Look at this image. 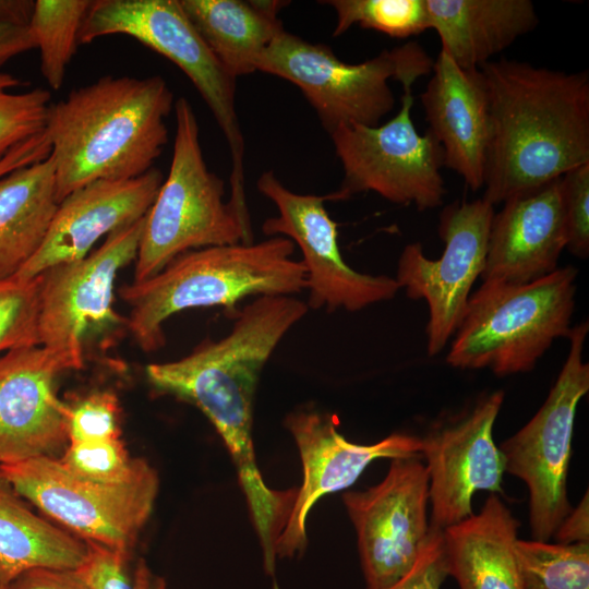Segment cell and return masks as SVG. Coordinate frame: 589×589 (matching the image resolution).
<instances>
[{
    "label": "cell",
    "mask_w": 589,
    "mask_h": 589,
    "mask_svg": "<svg viewBox=\"0 0 589 589\" xmlns=\"http://www.w3.org/2000/svg\"><path fill=\"white\" fill-rule=\"evenodd\" d=\"M490 141L483 196L495 205L589 163V73L500 59L480 68Z\"/></svg>",
    "instance_id": "1"
},
{
    "label": "cell",
    "mask_w": 589,
    "mask_h": 589,
    "mask_svg": "<svg viewBox=\"0 0 589 589\" xmlns=\"http://www.w3.org/2000/svg\"><path fill=\"white\" fill-rule=\"evenodd\" d=\"M308 309L293 296L257 297L239 311L227 336L205 339L179 360L145 368L155 390L194 405L212 422L231 455L250 507L266 505L274 494L254 454L256 386L277 345Z\"/></svg>",
    "instance_id": "2"
},
{
    "label": "cell",
    "mask_w": 589,
    "mask_h": 589,
    "mask_svg": "<svg viewBox=\"0 0 589 589\" xmlns=\"http://www.w3.org/2000/svg\"><path fill=\"white\" fill-rule=\"evenodd\" d=\"M173 93L160 75H105L51 104L46 134L59 203L97 180L140 177L168 143Z\"/></svg>",
    "instance_id": "3"
},
{
    "label": "cell",
    "mask_w": 589,
    "mask_h": 589,
    "mask_svg": "<svg viewBox=\"0 0 589 589\" xmlns=\"http://www.w3.org/2000/svg\"><path fill=\"white\" fill-rule=\"evenodd\" d=\"M293 250L290 239L276 236L185 252L157 275L119 289L130 308L127 328L151 352L165 345L166 321L182 311L221 306L235 318L247 297L293 296L306 288L305 269L292 259Z\"/></svg>",
    "instance_id": "4"
},
{
    "label": "cell",
    "mask_w": 589,
    "mask_h": 589,
    "mask_svg": "<svg viewBox=\"0 0 589 589\" xmlns=\"http://www.w3.org/2000/svg\"><path fill=\"white\" fill-rule=\"evenodd\" d=\"M578 271L567 265L525 285L482 283L470 296L446 362L490 369L497 376L526 373L560 337H568Z\"/></svg>",
    "instance_id": "5"
},
{
    "label": "cell",
    "mask_w": 589,
    "mask_h": 589,
    "mask_svg": "<svg viewBox=\"0 0 589 589\" xmlns=\"http://www.w3.org/2000/svg\"><path fill=\"white\" fill-rule=\"evenodd\" d=\"M173 109L171 165L145 215L133 281L157 275L192 250L253 242L250 217L224 201V181L207 168L190 101L180 97Z\"/></svg>",
    "instance_id": "6"
},
{
    "label": "cell",
    "mask_w": 589,
    "mask_h": 589,
    "mask_svg": "<svg viewBox=\"0 0 589 589\" xmlns=\"http://www.w3.org/2000/svg\"><path fill=\"white\" fill-rule=\"evenodd\" d=\"M433 64L416 41L385 49L361 63H346L328 46L284 29L262 52L255 69L298 86L330 135L345 125H378L395 107L388 82L412 87L431 74Z\"/></svg>",
    "instance_id": "7"
},
{
    "label": "cell",
    "mask_w": 589,
    "mask_h": 589,
    "mask_svg": "<svg viewBox=\"0 0 589 589\" xmlns=\"http://www.w3.org/2000/svg\"><path fill=\"white\" fill-rule=\"evenodd\" d=\"M115 34L133 37L190 79L209 107L230 149V201L245 204L244 139L236 110V77L212 52L179 0H97L83 20L79 44Z\"/></svg>",
    "instance_id": "8"
},
{
    "label": "cell",
    "mask_w": 589,
    "mask_h": 589,
    "mask_svg": "<svg viewBox=\"0 0 589 589\" xmlns=\"http://www.w3.org/2000/svg\"><path fill=\"white\" fill-rule=\"evenodd\" d=\"M0 472L24 500L72 534L130 555L159 486L145 459L129 480L113 484L82 479L53 456L2 464Z\"/></svg>",
    "instance_id": "9"
},
{
    "label": "cell",
    "mask_w": 589,
    "mask_h": 589,
    "mask_svg": "<svg viewBox=\"0 0 589 589\" xmlns=\"http://www.w3.org/2000/svg\"><path fill=\"white\" fill-rule=\"evenodd\" d=\"M588 321L572 327L569 351L545 401L498 449L506 472L529 491V524L534 540L549 541L572 510L567 474L576 410L589 390V364L582 352Z\"/></svg>",
    "instance_id": "10"
},
{
    "label": "cell",
    "mask_w": 589,
    "mask_h": 589,
    "mask_svg": "<svg viewBox=\"0 0 589 589\" xmlns=\"http://www.w3.org/2000/svg\"><path fill=\"white\" fill-rule=\"evenodd\" d=\"M401 107L375 127L345 125L329 136L344 178L327 201L375 192L399 205L426 211L443 204L446 193L441 169L443 151L429 130L420 134L412 121V87H402Z\"/></svg>",
    "instance_id": "11"
},
{
    "label": "cell",
    "mask_w": 589,
    "mask_h": 589,
    "mask_svg": "<svg viewBox=\"0 0 589 589\" xmlns=\"http://www.w3.org/2000/svg\"><path fill=\"white\" fill-rule=\"evenodd\" d=\"M144 220L112 231L85 257L39 275V346L61 354L75 370L83 366L85 341L127 325L113 309L115 283L136 259Z\"/></svg>",
    "instance_id": "12"
},
{
    "label": "cell",
    "mask_w": 589,
    "mask_h": 589,
    "mask_svg": "<svg viewBox=\"0 0 589 589\" xmlns=\"http://www.w3.org/2000/svg\"><path fill=\"white\" fill-rule=\"evenodd\" d=\"M494 206L482 197L456 201L440 216L442 256L428 259L420 242L407 244L397 264L396 281L408 298L425 300L429 356L440 353L466 314L470 291L485 265Z\"/></svg>",
    "instance_id": "13"
},
{
    "label": "cell",
    "mask_w": 589,
    "mask_h": 589,
    "mask_svg": "<svg viewBox=\"0 0 589 589\" xmlns=\"http://www.w3.org/2000/svg\"><path fill=\"white\" fill-rule=\"evenodd\" d=\"M256 187L278 211L263 223L264 235L286 237L302 253L309 308L357 312L396 296L400 287L395 278L359 273L345 262L337 223L324 206L326 195L292 192L272 170L260 176Z\"/></svg>",
    "instance_id": "14"
},
{
    "label": "cell",
    "mask_w": 589,
    "mask_h": 589,
    "mask_svg": "<svg viewBox=\"0 0 589 589\" xmlns=\"http://www.w3.org/2000/svg\"><path fill=\"white\" fill-rule=\"evenodd\" d=\"M342 500L356 528L365 589H387L412 567L430 532L425 465L419 457L393 458L378 484Z\"/></svg>",
    "instance_id": "15"
},
{
    "label": "cell",
    "mask_w": 589,
    "mask_h": 589,
    "mask_svg": "<svg viewBox=\"0 0 589 589\" xmlns=\"http://www.w3.org/2000/svg\"><path fill=\"white\" fill-rule=\"evenodd\" d=\"M503 401V390L484 393L460 411L438 417L420 437L431 528L444 530L473 514L477 491H502L504 460L493 441V425Z\"/></svg>",
    "instance_id": "16"
},
{
    "label": "cell",
    "mask_w": 589,
    "mask_h": 589,
    "mask_svg": "<svg viewBox=\"0 0 589 589\" xmlns=\"http://www.w3.org/2000/svg\"><path fill=\"white\" fill-rule=\"evenodd\" d=\"M285 425L297 443L303 481L277 539L276 557L301 553L306 545V516L315 502L353 484L374 459L422 456L419 436L393 433L370 445L352 443L337 431L334 416L315 410L293 411L286 417Z\"/></svg>",
    "instance_id": "17"
},
{
    "label": "cell",
    "mask_w": 589,
    "mask_h": 589,
    "mask_svg": "<svg viewBox=\"0 0 589 589\" xmlns=\"http://www.w3.org/2000/svg\"><path fill=\"white\" fill-rule=\"evenodd\" d=\"M73 364L43 346L0 358V465L53 456L67 443L69 405L56 389Z\"/></svg>",
    "instance_id": "18"
},
{
    "label": "cell",
    "mask_w": 589,
    "mask_h": 589,
    "mask_svg": "<svg viewBox=\"0 0 589 589\" xmlns=\"http://www.w3.org/2000/svg\"><path fill=\"white\" fill-rule=\"evenodd\" d=\"M164 181L159 169L122 180H97L68 194L58 205L36 254L14 276L29 280L48 268L91 253L104 236L143 218Z\"/></svg>",
    "instance_id": "19"
},
{
    "label": "cell",
    "mask_w": 589,
    "mask_h": 589,
    "mask_svg": "<svg viewBox=\"0 0 589 589\" xmlns=\"http://www.w3.org/2000/svg\"><path fill=\"white\" fill-rule=\"evenodd\" d=\"M566 249L561 178L513 196L494 213L483 283L525 285L556 271Z\"/></svg>",
    "instance_id": "20"
},
{
    "label": "cell",
    "mask_w": 589,
    "mask_h": 589,
    "mask_svg": "<svg viewBox=\"0 0 589 589\" xmlns=\"http://www.w3.org/2000/svg\"><path fill=\"white\" fill-rule=\"evenodd\" d=\"M420 95L429 131L443 151L444 167L472 190L483 188L490 141L489 98L480 69L465 70L444 51Z\"/></svg>",
    "instance_id": "21"
},
{
    "label": "cell",
    "mask_w": 589,
    "mask_h": 589,
    "mask_svg": "<svg viewBox=\"0 0 589 589\" xmlns=\"http://www.w3.org/2000/svg\"><path fill=\"white\" fill-rule=\"evenodd\" d=\"M430 29L465 70L480 69L539 23L530 0H425Z\"/></svg>",
    "instance_id": "22"
},
{
    "label": "cell",
    "mask_w": 589,
    "mask_h": 589,
    "mask_svg": "<svg viewBox=\"0 0 589 589\" xmlns=\"http://www.w3.org/2000/svg\"><path fill=\"white\" fill-rule=\"evenodd\" d=\"M519 526L492 493L478 514L443 530L448 576L459 589H524L514 552Z\"/></svg>",
    "instance_id": "23"
},
{
    "label": "cell",
    "mask_w": 589,
    "mask_h": 589,
    "mask_svg": "<svg viewBox=\"0 0 589 589\" xmlns=\"http://www.w3.org/2000/svg\"><path fill=\"white\" fill-rule=\"evenodd\" d=\"M205 44L233 76L256 71L255 63L284 31L276 0H179Z\"/></svg>",
    "instance_id": "24"
},
{
    "label": "cell",
    "mask_w": 589,
    "mask_h": 589,
    "mask_svg": "<svg viewBox=\"0 0 589 589\" xmlns=\"http://www.w3.org/2000/svg\"><path fill=\"white\" fill-rule=\"evenodd\" d=\"M58 205L51 156L0 178V280L14 277L36 254Z\"/></svg>",
    "instance_id": "25"
},
{
    "label": "cell",
    "mask_w": 589,
    "mask_h": 589,
    "mask_svg": "<svg viewBox=\"0 0 589 589\" xmlns=\"http://www.w3.org/2000/svg\"><path fill=\"white\" fill-rule=\"evenodd\" d=\"M86 542L35 514L0 472V584L34 568L74 570Z\"/></svg>",
    "instance_id": "26"
},
{
    "label": "cell",
    "mask_w": 589,
    "mask_h": 589,
    "mask_svg": "<svg viewBox=\"0 0 589 589\" xmlns=\"http://www.w3.org/2000/svg\"><path fill=\"white\" fill-rule=\"evenodd\" d=\"M91 4L89 0L34 1L28 28L40 52L41 74L52 89L63 84Z\"/></svg>",
    "instance_id": "27"
},
{
    "label": "cell",
    "mask_w": 589,
    "mask_h": 589,
    "mask_svg": "<svg viewBox=\"0 0 589 589\" xmlns=\"http://www.w3.org/2000/svg\"><path fill=\"white\" fill-rule=\"evenodd\" d=\"M514 552L524 589H589V542L517 539Z\"/></svg>",
    "instance_id": "28"
},
{
    "label": "cell",
    "mask_w": 589,
    "mask_h": 589,
    "mask_svg": "<svg viewBox=\"0 0 589 589\" xmlns=\"http://www.w3.org/2000/svg\"><path fill=\"white\" fill-rule=\"evenodd\" d=\"M336 13L333 36L353 25L395 38H407L430 29L425 0H329Z\"/></svg>",
    "instance_id": "29"
},
{
    "label": "cell",
    "mask_w": 589,
    "mask_h": 589,
    "mask_svg": "<svg viewBox=\"0 0 589 589\" xmlns=\"http://www.w3.org/2000/svg\"><path fill=\"white\" fill-rule=\"evenodd\" d=\"M21 85L17 77L0 72V160L16 145L46 129L50 92L38 87L12 92Z\"/></svg>",
    "instance_id": "30"
},
{
    "label": "cell",
    "mask_w": 589,
    "mask_h": 589,
    "mask_svg": "<svg viewBox=\"0 0 589 589\" xmlns=\"http://www.w3.org/2000/svg\"><path fill=\"white\" fill-rule=\"evenodd\" d=\"M40 277L0 280V353L39 346Z\"/></svg>",
    "instance_id": "31"
},
{
    "label": "cell",
    "mask_w": 589,
    "mask_h": 589,
    "mask_svg": "<svg viewBox=\"0 0 589 589\" xmlns=\"http://www.w3.org/2000/svg\"><path fill=\"white\" fill-rule=\"evenodd\" d=\"M59 459L70 472L82 479L113 484L129 480L143 458H131L118 437L69 443Z\"/></svg>",
    "instance_id": "32"
},
{
    "label": "cell",
    "mask_w": 589,
    "mask_h": 589,
    "mask_svg": "<svg viewBox=\"0 0 589 589\" xmlns=\"http://www.w3.org/2000/svg\"><path fill=\"white\" fill-rule=\"evenodd\" d=\"M119 409L118 397L109 390L93 393L69 405V443L120 437Z\"/></svg>",
    "instance_id": "33"
},
{
    "label": "cell",
    "mask_w": 589,
    "mask_h": 589,
    "mask_svg": "<svg viewBox=\"0 0 589 589\" xmlns=\"http://www.w3.org/2000/svg\"><path fill=\"white\" fill-rule=\"evenodd\" d=\"M566 249L586 260L589 255V163L561 177Z\"/></svg>",
    "instance_id": "34"
},
{
    "label": "cell",
    "mask_w": 589,
    "mask_h": 589,
    "mask_svg": "<svg viewBox=\"0 0 589 589\" xmlns=\"http://www.w3.org/2000/svg\"><path fill=\"white\" fill-rule=\"evenodd\" d=\"M85 542V557L74 573L86 589H133L130 554L94 541Z\"/></svg>",
    "instance_id": "35"
},
{
    "label": "cell",
    "mask_w": 589,
    "mask_h": 589,
    "mask_svg": "<svg viewBox=\"0 0 589 589\" xmlns=\"http://www.w3.org/2000/svg\"><path fill=\"white\" fill-rule=\"evenodd\" d=\"M448 577L443 530L430 527L412 567L387 589H440Z\"/></svg>",
    "instance_id": "36"
},
{
    "label": "cell",
    "mask_w": 589,
    "mask_h": 589,
    "mask_svg": "<svg viewBox=\"0 0 589 589\" xmlns=\"http://www.w3.org/2000/svg\"><path fill=\"white\" fill-rule=\"evenodd\" d=\"M7 589H86L74 570L34 568L15 578Z\"/></svg>",
    "instance_id": "37"
},
{
    "label": "cell",
    "mask_w": 589,
    "mask_h": 589,
    "mask_svg": "<svg viewBox=\"0 0 589 589\" xmlns=\"http://www.w3.org/2000/svg\"><path fill=\"white\" fill-rule=\"evenodd\" d=\"M50 153L49 140L46 131H43L16 145L0 160V178L20 167L45 160Z\"/></svg>",
    "instance_id": "38"
},
{
    "label": "cell",
    "mask_w": 589,
    "mask_h": 589,
    "mask_svg": "<svg viewBox=\"0 0 589 589\" xmlns=\"http://www.w3.org/2000/svg\"><path fill=\"white\" fill-rule=\"evenodd\" d=\"M588 491L576 508L558 526L553 538L557 543L589 542V502Z\"/></svg>",
    "instance_id": "39"
},
{
    "label": "cell",
    "mask_w": 589,
    "mask_h": 589,
    "mask_svg": "<svg viewBox=\"0 0 589 589\" xmlns=\"http://www.w3.org/2000/svg\"><path fill=\"white\" fill-rule=\"evenodd\" d=\"M35 48L28 25H0V68L15 56Z\"/></svg>",
    "instance_id": "40"
},
{
    "label": "cell",
    "mask_w": 589,
    "mask_h": 589,
    "mask_svg": "<svg viewBox=\"0 0 589 589\" xmlns=\"http://www.w3.org/2000/svg\"><path fill=\"white\" fill-rule=\"evenodd\" d=\"M33 8L32 0H0V25H28Z\"/></svg>",
    "instance_id": "41"
},
{
    "label": "cell",
    "mask_w": 589,
    "mask_h": 589,
    "mask_svg": "<svg viewBox=\"0 0 589 589\" xmlns=\"http://www.w3.org/2000/svg\"><path fill=\"white\" fill-rule=\"evenodd\" d=\"M133 589H166L163 577L155 575L144 560H140L132 572Z\"/></svg>",
    "instance_id": "42"
},
{
    "label": "cell",
    "mask_w": 589,
    "mask_h": 589,
    "mask_svg": "<svg viewBox=\"0 0 589 589\" xmlns=\"http://www.w3.org/2000/svg\"><path fill=\"white\" fill-rule=\"evenodd\" d=\"M0 589H7V587H4V586H2V585L0 584Z\"/></svg>",
    "instance_id": "43"
}]
</instances>
